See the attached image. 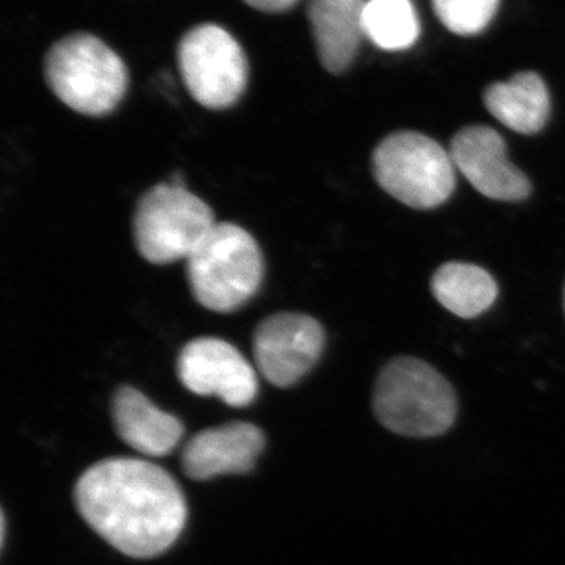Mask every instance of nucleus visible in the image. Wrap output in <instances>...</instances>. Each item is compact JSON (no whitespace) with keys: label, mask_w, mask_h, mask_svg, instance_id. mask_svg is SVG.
<instances>
[{"label":"nucleus","mask_w":565,"mask_h":565,"mask_svg":"<svg viewBox=\"0 0 565 565\" xmlns=\"http://www.w3.org/2000/svg\"><path fill=\"white\" fill-rule=\"evenodd\" d=\"M326 344L321 323L302 313H275L256 327L253 356L269 384L286 388L310 373Z\"/></svg>","instance_id":"nucleus-8"},{"label":"nucleus","mask_w":565,"mask_h":565,"mask_svg":"<svg viewBox=\"0 0 565 565\" xmlns=\"http://www.w3.org/2000/svg\"><path fill=\"white\" fill-rule=\"evenodd\" d=\"M74 498L93 531L137 559L166 553L188 520L180 484L147 460L120 457L93 465L77 481Z\"/></svg>","instance_id":"nucleus-1"},{"label":"nucleus","mask_w":565,"mask_h":565,"mask_svg":"<svg viewBox=\"0 0 565 565\" xmlns=\"http://www.w3.org/2000/svg\"><path fill=\"white\" fill-rule=\"evenodd\" d=\"M189 286L196 302L214 313H233L262 288V248L243 226L217 223L185 259Z\"/></svg>","instance_id":"nucleus-2"},{"label":"nucleus","mask_w":565,"mask_h":565,"mask_svg":"<svg viewBox=\"0 0 565 565\" xmlns=\"http://www.w3.org/2000/svg\"><path fill=\"white\" fill-rule=\"evenodd\" d=\"M449 154L456 169L482 195L500 202H520L530 195V181L509 162L504 140L489 126L462 129L452 139Z\"/></svg>","instance_id":"nucleus-10"},{"label":"nucleus","mask_w":565,"mask_h":565,"mask_svg":"<svg viewBox=\"0 0 565 565\" xmlns=\"http://www.w3.org/2000/svg\"><path fill=\"white\" fill-rule=\"evenodd\" d=\"M484 104L498 121L520 134L541 131L550 117L548 88L539 74L530 71L490 85Z\"/></svg>","instance_id":"nucleus-14"},{"label":"nucleus","mask_w":565,"mask_h":565,"mask_svg":"<svg viewBox=\"0 0 565 565\" xmlns=\"http://www.w3.org/2000/svg\"><path fill=\"white\" fill-rule=\"evenodd\" d=\"M217 225L214 211L185 185L162 182L141 195L134 212V243L148 263L188 259Z\"/></svg>","instance_id":"nucleus-5"},{"label":"nucleus","mask_w":565,"mask_h":565,"mask_svg":"<svg viewBox=\"0 0 565 565\" xmlns=\"http://www.w3.org/2000/svg\"><path fill=\"white\" fill-rule=\"evenodd\" d=\"M364 35L385 51H404L419 36V20L411 0H367Z\"/></svg>","instance_id":"nucleus-16"},{"label":"nucleus","mask_w":565,"mask_h":565,"mask_svg":"<svg viewBox=\"0 0 565 565\" xmlns=\"http://www.w3.org/2000/svg\"><path fill=\"white\" fill-rule=\"evenodd\" d=\"M177 367L189 392L218 397L232 407H247L258 394V370L221 338H196L185 344Z\"/></svg>","instance_id":"nucleus-9"},{"label":"nucleus","mask_w":565,"mask_h":565,"mask_svg":"<svg viewBox=\"0 0 565 565\" xmlns=\"http://www.w3.org/2000/svg\"><path fill=\"white\" fill-rule=\"evenodd\" d=\"M266 438L248 423H230L203 430L182 451V470L195 481H210L222 475H244L255 468Z\"/></svg>","instance_id":"nucleus-11"},{"label":"nucleus","mask_w":565,"mask_h":565,"mask_svg":"<svg viewBox=\"0 0 565 565\" xmlns=\"http://www.w3.org/2000/svg\"><path fill=\"white\" fill-rule=\"evenodd\" d=\"M374 414L404 437H437L456 422L455 390L423 360L399 356L386 364L374 386Z\"/></svg>","instance_id":"nucleus-3"},{"label":"nucleus","mask_w":565,"mask_h":565,"mask_svg":"<svg viewBox=\"0 0 565 565\" xmlns=\"http://www.w3.org/2000/svg\"><path fill=\"white\" fill-rule=\"evenodd\" d=\"M178 66L185 88L206 109H230L247 88L245 52L221 25H196L185 33L178 46Z\"/></svg>","instance_id":"nucleus-7"},{"label":"nucleus","mask_w":565,"mask_h":565,"mask_svg":"<svg viewBox=\"0 0 565 565\" xmlns=\"http://www.w3.org/2000/svg\"><path fill=\"white\" fill-rule=\"evenodd\" d=\"M367 0H310L308 21L323 68L344 73L355 61L364 35Z\"/></svg>","instance_id":"nucleus-13"},{"label":"nucleus","mask_w":565,"mask_h":565,"mask_svg":"<svg viewBox=\"0 0 565 565\" xmlns=\"http://www.w3.org/2000/svg\"><path fill=\"white\" fill-rule=\"evenodd\" d=\"M433 292L446 310L459 318L473 319L492 307L498 296L497 281L481 267L467 263H446L434 274Z\"/></svg>","instance_id":"nucleus-15"},{"label":"nucleus","mask_w":565,"mask_h":565,"mask_svg":"<svg viewBox=\"0 0 565 565\" xmlns=\"http://www.w3.org/2000/svg\"><path fill=\"white\" fill-rule=\"evenodd\" d=\"M438 20L457 35L484 31L497 14L500 0H433Z\"/></svg>","instance_id":"nucleus-17"},{"label":"nucleus","mask_w":565,"mask_h":565,"mask_svg":"<svg viewBox=\"0 0 565 565\" xmlns=\"http://www.w3.org/2000/svg\"><path fill=\"white\" fill-rule=\"evenodd\" d=\"M244 2L264 13H281L292 9L299 0H244Z\"/></svg>","instance_id":"nucleus-18"},{"label":"nucleus","mask_w":565,"mask_h":565,"mask_svg":"<svg viewBox=\"0 0 565 565\" xmlns=\"http://www.w3.org/2000/svg\"><path fill=\"white\" fill-rule=\"evenodd\" d=\"M44 79L65 106L87 117L111 114L129 84L120 55L92 33L57 41L44 58Z\"/></svg>","instance_id":"nucleus-4"},{"label":"nucleus","mask_w":565,"mask_h":565,"mask_svg":"<svg viewBox=\"0 0 565 565\" xmlns=\"http://www.w3.org/2000/svg\"><path fill=\"white\" fill-rule=\"evenodd\" d=\"M115 427L126 445L145 456L170 455L184 435L177 416L167 414L132 386H120L111 403Z\"/></svg>","instance_id":"nucleus-12"},{"label":"nucleus","mask_w":565,"mask_h":565,"mask_svg":"<svg viewBox=\"0 0 565 565\" xmlns=\"http://www.w3.org/2000/svg\"><path fill=\"white\" fill-rule=\"evenodd\" d=\"M375 181L386 193L415 210L444 204L456 188L451 154L437 141L414 131L385 137L373 156Z\"/></svg>","instance_id":"nucleus-6"}]
</instances>
